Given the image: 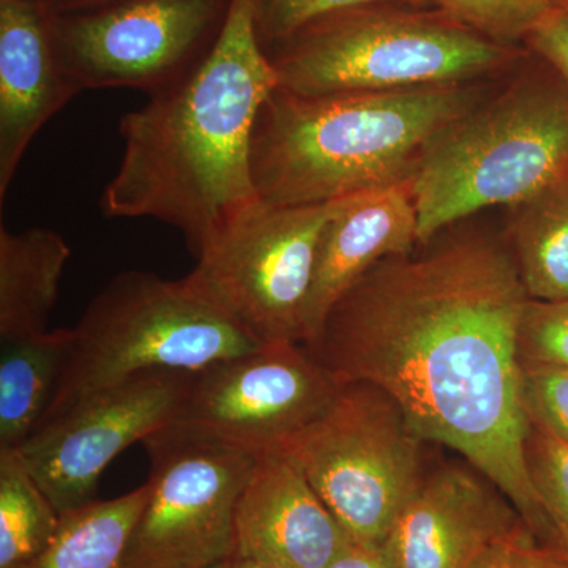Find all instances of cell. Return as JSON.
<instances>
[{"label": "cell", "mask_w": 568, "mask_h": 568, "mask_svg": "<svg viewBox=\"0 0 568 568\" xmlns=\"http://www.w3.org/2000/svg\"><path fill=\"white\" fill-rule=\"evenodd\" d=\"M476 216L377 263L305 346L339 383L386 392L424 443L458 452L558 548L526 463L518 336L529 295L504 231Z\"/></svg>", "instance_id": "6da1fadb"}, {"label": "cell", "mask_w": 568, "mask_h": 568, "mask_svg": "<svg viewBox=\"0 0 568 568\" xmlns=\"http://www.w3.org/2000/svg\"><path fill=\"white\" fill-rule=\"evenodd\" d=\"M278 88L257 37L254 0H233L211 54L123 115V155L104 189L108 219H153L181 231L194 257L260 201L252 173L257 114Z\"/></svg>", "instance_id": "7a4b0ae2"}, {"label": "cell", "mask_w": 568, "mask_h": 568, "mask_svg": "<svg viewBox=\"0 0 568 568\" xmlns=\"http://www.w3.org/2000/svg\"><path fill=\"white\" fill-rule=\"evenodd\" d=\"M500 78L323 95L276 88L254 125L257 197L271 205L327 204L409 182L428 141L480 103Z\"/></svg>", "instance_id": "3957f363"}, {"label": "cell", "mask_w": 568, "mask_h": 568, "mask_svg": "<svg viewBox=\"0 0 568 568\" xmlns=\"http://www.w3.org/2000/svg\"><path fill=\"white\" fill-rule=\"evenodd\" d=\"M568 174V81L528 50L496 88L428 141L409 178L424 245Z\"/></svg>", "instance_id": "277c9868"}, {"label": "cell", "mask_w": 568, "mask_h": 568, "mask_svg": "<svg viewBox=\"0 0 568 568\" xmlns=\"http://www.w3.org/2000/svg\"><path fill=\"white\" fill-rule=\"evenodd\" d=\"M265 52L278 88L301 95L496 80L528 54L406 0L321 14Z\"/></svg>", "instance_id": "5b68a950"}, {"label": "cell", "mask_w": 568, "mask_h": 568, "mask_svg": "<svg viewBox=\"0 0 568 568\" xmlns=\"http://www.w3.org/2000/svg\"><path fill=\"white\" fill-rule=\"evenodd\" d=\"M263 345L189 278L122 272L70 328L69 355L43 424L82 396L155 372L197 373Z\"/></svg>", "instance_id": "8992f818"}, {"label": "cell", "mask_w": 568, "mask_h": 568, "mask_svg": "<svg viewBox=\"0 0 568 568\" xmlns=\"http://www.w3.org/2000/svg\"><path fill=\"white\" fill-rule=\"evenodd\" d=\"M422 443L386 392L347 383L280 452L353 540L384 544L424 476Z\"/></svg>", "instance_id": "52a82bcc"}, {"label": "cell", "mask_w": 568, "mask_h": 568, "mask_svg": "<svg viewBox=\"0 0 568 568\" xmlns=\"http://www.w3.org/2000/svg\"><path fill=\"white\" fill-rule=\"evenodd\" d=\"M142 446L149 496L123 568H213L230 559L235 508L257 455L178 422Z\"/></svg>", "instance_id": "ba28073f"}, {"label": "cell", "mask_w": 568, "mask_h": 568, "mask_svg": "<svg viewBox=\"0 0 568 568\" xmlns=\"http://www.w3.org/2000/svg\"><path fill=\"white\" fill-rule=\"evenodd\" d=\"M334 203L257 201L226 224L189 278L260 343H304L321 234Z\"/></svg>", "instance_id": "9c48e42d"}, {"label": "cell", "mask_w": 568, "mask_h": 568, "mask_svg": "<svg viewBox=\"0 0 568 568\" xmlns=\"http://www.w3.org/2000/svg\"><path fill=\"white\" fill-rule=\"evenodd\" d=\"M233 0H111L54 13L55 51L85 89L162 92L192 73L222 36Z\"/></svg>", "instance_id": "30bf717a"}, {"label": "cell", "mask_w": 568, "mask_h": 568, "mask_svg": "<svg viewBox=\"0 0 568 568\" xmlns=\"http://www.w3.org/2000/svg\"><path fill=\"white\" fill-rule=\"evenodd\" d=\"M342 386L304 343H263L194 373L175 422L254 455L280 452Z\"/></svg>", "instance_id": "8fae6325"}, {"label": "cell", "mask_w": 568, "mask_h": 568, "mask_svg": "<svg viewBox=\"0 0 568 568\" xmlns=\"http://www.w3.org/2000/svg\"><path fill=\"white\" fill-rule=\"evenodd\" d=\"M193 375L148 373L82 396L18 448L61 515L95 500L104 469L125 448L175 422Z\"/></svg>", "instance_id": "7c38bea8"}, {"label": "cell", "mask_w": 568, "mask_h": 568, "mask_svg": "<svg viewBox=\"0 0 568 568\" xmlns=\"http://www.w3.org/2000/svg\"><path fill=\"white\" fill-rule=\"evenodd\" d=\"M523 529L525 519L487 476L450 463L424 473L384 547L394 568H469L493 541Z\"/></svg>", "instance_id": "4fadbf2b"}, {"label": "cell", "mask_w": 568, "mask_h": 568, "mask_svg": "<svg viewBox=\"0 0 568 568\" xmlns=\"http://www.w3.org/2000/svg\"><path fill=\"white\" fill-rule=\"evenodd\" d=\"M47 0H0V200L40 130L82 92L55 51Z\"/></svg>", "instance_id": "5bb4252c"}, {"label": "cell", "mask_w": 568, "mask_h": 568, "mask_svg": "<svg viewBox=\"0 0 568 568\" xmlns=\"http://www.w3.org/2000/svg\"><path fill=\"white\" fill-rule=\"evenodd\" d=\"M349 540L293 459L257 455L235 508L233 556L325 568Z\"/></svg>", "instance_id": "9a60e30c"}, {"label": "cell", "mask_w": 568, "mask_h": 568, "mask_svg": "<svg viewBox=\"0 0 568 568\" xmlns=\"http://www.w3.org/2000/svg\"><path fill=\"white\" fill-rule=\"evenodd\" d=\"M417 212L409 182L335 201L321 234L304 312V345L338 298L381 261L416 250Z\"/></svg>", "instance_id": "2e32d148"}, {"label": "cell", "mask_w": 568, "mask_h": 568, "mask_svg": "<svg viewBox=\"0 0 568 568\" xmlns=\"http://www.w3.org/2000/svg\"><path fill=\"white\" fill-rule=\"evenodd\" d=\"M70 254L65 239L48 227H0V342L50 332Z\"/></svg>", "instance_id": "e0dca14e"}, {"label": "cell", "mask_w": 568, "mask_h": 568, "mask_svg": "<svg viewBox=\"0 0 568 568\" xmlns=\"http://www.w3.org/2000/svg\"><path fill=\"white\" fill-rule=\"evenodd\" d=\"M69 346L70 328L0 342V450H18L43 425Z\"/></svg>", "instance_id": "ac0fdd59"}, {"label": "cell", "mask_w": 568, "mask_h": 568, "mask_svg": "<svg viewBox=\"0 0 568 568\" xmlns=\"http://www.w3.org/2000/svg\"><path fill=\"white\" fill-rule=\"evenodd\" d=\"M504 235L532 301H568V174L506 209Z\"/></svg>", "instance_id": "d6986e66"}, {"label": "cell", "mask_w": 568, "mask_h": 568, "mask_svg": "<svg viewBox=\"0 0 568 568\" xmlns=\"http://www.w3.org/2000/svg\"><path fill=\"white\" fill-rule=\"evenodd\" d=\"M148 496L145 481L126 495L65 511L51 544L24 568H123Z\"/></svg>", "instance_id": "ffe728a7"}, {"label": "cell", "mask_w": 568, "mask_h": 568, "mask_svg": "<svg viewBox=\"0 0 568 568\" xmlns=\"http://www.w3.org/2000/svg\"><path fill=\"white\" fill-rule=\"evenodd\" d=\"M62 515L20 452L0 450V568H24L51 544Z\"/></svg>", "instance_id": "44dd1931"}, {"label": "cell", "mask_w": 568, "mask_h": 568, "mask_svg": "<svg viewBox=\"0 0 568 568\" xmlns=\"http://www.w3.org/2000/svg\"><path fill=\"white\" fill-rule=\"evenodd\" d=\"M435 7L474 32L507 44L523 47L541 18L555 7L552 0H409Z\"/></svg>", "instance_id": "7402d4cb"}, {"label": "cell", "mask_w": 568, "mask_h": 568, "mask_svg": "<svg viewBox=\"0 0 568 568\" xmlns=\"http://www.w3.org/2000/svg\"><path fill=\"white\" fill-rule=\"evenodd\" d=\"M526 463L558 547L568 556V447L530 422Z\"/></svg>", "instance_id": "603a6c76"}, {"label": "cell", "mask_w": 568, "mask_h": 568, "mask_svg": "<svg viewBox=\"0 0 568 568\" xmlns=\"http://www.w3.org/2000/svg\"><path fill=\"white\" fill-rule=\"evenodd\" d=\"M519 362L568 368V301L529 298L518 336Z\"/></svg>", "instance_id": "cb8c5ba5"}, {"label": "cell", "mask_w": 568, "mask_h": 568, "mask_svg": "<svg viewBox=\"0 0 568 568\" xmlns=\"http://www.w3.org/2000/svg\"><path fill=\"white\" fill-rule=\"evenodd\" d=\"M521 369L529 420L568 447V368L521 364Z\"/></svg>", "instance_id": "d4e9b609"}, {"label": "cell", "mask_w": 568, "mask_h": 568, "mask_svg": "<svg viewBox=\"0 0 568 568\" xmlns=\"http://www.w3.org/2000/svg\"><path fill=\"white\" fill-rule=\"evenodd\" d=\"M377 2L390 0H254V22L261 44L267 50L321 14Z\"/></svg>", "instance_id": "484cf974"}, {"label": "cell", "mask_w": 568, "mask_h": 568, "mask_svg": "<svg viewBox=\"0 0 568 568\" xmlns=\"http://www.w3.org/2000/svg\"><path fill=\"white\" fill-rule=\"evenodd\" d=\"M469 568H568V556L523 529L493 541Z\"/></svg>", "instance_id": "4316f807"}, {"label": "cell", "mask_w": 568, "mask_h": 568, "mask_svg": "<svg viewBox=\"0 0 568 568\" xmlns=\"http://www.w3.org/2000/svg\"><path fill=\"white\" fill-rule=\"evenodd\" d=\"M523 47L555 67L568 81V10L552 7Z\"/></svg>", "instance_id": "83f0119b"}, {"label": "cell", "mask_w": 568, "mask_h": 568, "mask_svg": "<svg viewBox=\"0 0 568 568\" xmlns=\"http://www.w3.org/2000/svg\"><path fill=\"white\" fill-rule=\"evenodd\" d=\"M325 568H394L384 544L347 541L345 548Z\"/></svg>", "instance_id": "f1b7e54d"}, {"label": "cell", "mask_w": 568, "mask_h": 568, "mask_svg": "<svg viewBox=\"0 0 568 568\" xmlns=\"http://www.w3.org/2000/svg\"><path fill=\"white\" fill-rule=\"evenodd\" d=\"M47 2L54 13H70V11L93 9L111 0H47Z\"/></svg>", "instance_id": "f546056e"}, {"label": "cell", "mask_w": 568, "mask_h": 568, "mask_svg": "<svg viewBox=\"0 0 568 568\" xmlns=\"http://www.w3.org/2000/svg\"><path fill=\"white\" fill-rule=\"evenodd\" d=\"M213 568H295L286 566V564L274 562V560L239 558V556H231L230 559L224 560L220 566Z\"/></svg>", "instance_id": "4dcf8cb0"}, {"label": "cell", "mask_w": 568, "mask_h": 568, "mask_svg": "<svg viewBox=\"0 0 568 568\" xmlns=\"http://www.w3.org/2000/svg\"><path fill=\"white\" fill-rule=\"evenodd\" d=\"M552 3L559 9L568 10V0H552Z\"/></svg>", "instance_id": "1f68e13d"}]
</instances>
